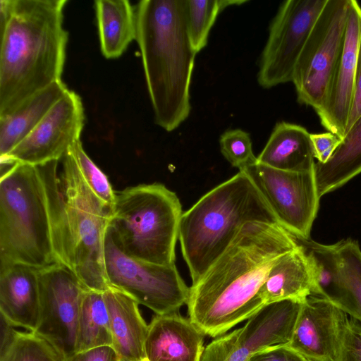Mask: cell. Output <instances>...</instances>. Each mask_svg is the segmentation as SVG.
Listing matches in <instances>:
<instances>
[{
    "label": "cell",
    "instance_id": "obj_1",
    "mask_svg": "<svg viewBox=\"0 0 361 361\" xmlns=\"http://www.w3.org/2000/svg\"><path fill=\"white\" fill-rule=\"evenodd\" d=\"M298 245V239L278 223L246 224L192 283L188 318L204 336L214 338L248 319L267 305L261 289L272 265Z\"/></svg>",
    "mask_w": 361,
    "mask_h": 361
},
{
    "label": "cell",
    "instance_id": "obj_2",
    "mask_svg": "<svg viewBox=\"0 0 361 361\" xmlns=\"http://www.w3.org/2000/svg\"><path fill=\"white\" fill-rule=\"evenodd\" d=\"M66 0H11L0 28V116L52 83L61 80L68 32Z\"/></svg>",
    "mask_w": 361,
    "mask_h": 361
},
{
    "label": "cell",
    "instance_id": "obj_3",
    "mask_svg": "<svg viewBox=\"0 0 361 361\" xmlns=\"http://www.w3.org/2000/svg\"><path fill=\"white\" fill-rule=\"evenodd\" d=\"M136 38L155 123L171 132L190 113L196 52L186 25L185 0H142L135 6Z\"/></svg>",
    "mask_w": 361,
    "mask_h": 361
},
{
    "label": "cell",
    "instance_id": "obj_4",
    "mask_svg": "<svg viewBox=\"0 0 361 361\" xmlns=\"http://www.w3.org/2000/svg\"><path fill=\"white\" fill-rule=\"evenodd\" d=\"M62 159L60 173L59 161L37 165L49 202L55 255L58 262L71 269L86 289L104 292L111 288L104 246L112 209L85 183L68 151Z\"/></svg>",
    "mask_w": 361,
    "mask_h": 361
},
{
    "label": "cell",
    "instance_id": "obj_5",
    "mask_svg": "<svg viewBox=\"0 0 361 361\" xmlns=\"http://www.w3.org/2000/svg\"><path fill=\"white\" fill-rule=\"evenodd\" d=\"M250 222L278 223L257 187L240 171L183 213L178 239L192 283L204 274L242 227Z\"/></svg>",
    "mask_w": 361,
    "mask_h": 361
},
{
    "label": "cell",
    "instance_id": "obj_6",
    "mask_svg": "<svg viewBox=\"0 0 361 361\" xmlns=\"http://www.w3.org/2000/svg\"><path fill=\"white\" fill-rule=\"evenodd\" d=\"M0 178V263L37 269L59 263L39 166L18 162Z\"/></svg>",
    "mask_w": 361,
    "mask_h": 361
},
{
    "label": "cell",
    "instance_id": "obj_7",
    "mask_svg": "<svg viewBox=\"0 0 361 361\" xmlns=\"http://www.w3.org/2000/svg\"><path fill=\"white\" fill-rule=\"evenodd\" d=\"M182 207L176 194L161 183L116 191L110 226L123 252L137 260L175 264Z\"/></svg>",
    "mask_w": 361,
    "mask_h": 361
},
{
    "label": "cell",
    "instance_id": "obj_8",
    "mask_svg": "<svg viewBox=\"0 0 361 361\" xmlns=\"http://www.w3.org/2000/svg\"><path fill=\"white\" fill-rule=\"evenodd\" d=\"M104 268L111 287L132 297L156 314L178 312L187 304L188 287L176 269L132 258L119 247L109 226L104 246Z\"/></svg>",
    "mask_w": 361,
    "mask_h": 361
},
{
    "label": "cell",
    "instance_id": "obj_9",
    "mask_svg": "<svg viewBox=\"0 0 361 361\" xmlns=\"http://www.w3.org/2000/svg\"><path fill=\"white\" fill-rule=\"evenodd\" d=\"M349 0H327L298 59V102L317 112L326 99L345 36Z\"/></svg>",
    "mask_w": 361,
    "mask_h": 361
},
{
    "label": "cell",
    "instance_id": "obj_10",
    "mask_svg": "<svg viewBox=\"0 0 361 361\" xmlns=\"http://www.w3.org/2000/svg\"><path fill=\"white\" fill-rule=\"evenodd\" d=\"M326 1L288 0L281 4L260 56V86L267 89L293 81L298 59Z\"/></svg>",
    "mask_w": 361,
    "mask_h": 361
},
{
    "label": "cell",
    "instance_id": "obj_11",
    "mask_svg": "<svg viewBox=\"0 0 361 361\" xmlns=\"http://www.w3.org/2000/svg\"><path fill=\"white\" fill-rule=\"evenodd\" d=\"M240 171L250 178L282 227L298 239H309L320 199L314 170L286 171L257 161Z\"/></svg>",
    "mask_w": 361,
    "mask_h": 361
},
{
    "label": "cell",
    "instance_id": "obj_12",
    "mask_svg": "<svg viewBox=\"0 0 361 361\" xmlns=\"http://www.w3.org/2000/svg\"><path fill=\"white\" fill-rule=\"evenodd\" d=\"M301 305L289 300L267 304L243 327L209 343L200 361H249L257 353L288 345Z\"/></svg>",
    "mask_w": 361,
    "mask_h": 361
},
{
    "label": "cell",
    "instance_id": "obj_13",
    "mask_svg": "<svg viewBox=\"0 0 361 361\" xmlns=\"http://www.w3.org/2000/svg\"><path fill=\"white\" fill-rule=\"evenodd\" d=\"M40 316L35 331L68 358L75 353L82 297L86 289L67 267L55 263L38 270Z\"/></svg>",
    "mask_w": 361,
    "mask_h": 361
},
{
    "label": "cell",
    "instance_id": "obj_14",
    "mask_svg": "<svg viewBox=\"0 0 361 361\" xmlns=\"http://www.w3.org/2000/svg\"><path fill=\"white\" fill-rule=\"evenodd\" d=\"M84 121L80 97L68 90L37 126L4 156L35 166L59 161L80 140Z\"/></svg>",
    "mask_w": 361,
    "mask_h": 361
},
{
    "label": "cell",
    "instance_id": "obj_15",
    "mask_svg": "<svg viewBox=\"0 0 361 361\" xmlns=\"http://www.w3.org/2000/svg\"><path fill=\"white\" fill-rule=\"evenodd\" d=\"M361 37V6L349 0L343 47L336 66L326 99L316 112L329 132L344 137L352 106Z\"/></svg>",
    "mask_w": 361,
    "mask_h": 361
},
{
    "label": "cell",
    "instance_id": "obj_16",
    "mask_svg": "<svg viewBox=\"0 0 361 361\" xmlns=\"http://www.w3.org/2000/svg\"><path fill=\"white\" fill-rule=\"evenodd\" d=\"M345 315L327 299L310 295L302 303L287 345L310 361H334Z\"/></svg>",
    "mask_w": 361,
    "mask_h": 361
},
{
    "label": "cell",
    "instance_id": "obj_17",
    "mask_svg": "<svg viewBox=\"0 0 361 361\" xmlns=\"http://www.w3.org/2000/svg\"><path fill=\"white\" fill-rule=\"evenodd\" d=\"M204 335L178 312L156 314L148 324L147 361H200Z\"/></svg>",
    "mask_w": 361,
    "mask_h": 361
},
{
    "label": "cell",
    "instance_id": "obj_18",
    "mask_svg": "<svg viewBox=\"0 0 361 361\" xmlns=\"http://www.w3.org/2000/svg\"><path fill=\"white\" fill-rule=\"evenodd\" d=\"M39 269L0 263L1 316L15 327L35 331L40 316Z\"/></svg>",
    "mask_w": 361,
    "mask_h": 361
},
{
    "label": "cell",
    "instance_id": "obj_19",
    "mask_svg": "<svg viewBox=\"0 0 361 361\" xmlns=\"http://www.w3.org/2000/svg\"><path fill=\"white\" fill-rule=\"evenodd\" d=\"M332 269L323 298L361 322V250L356 240H341L333 245L314 243Z\"/></svg>",
    "mask_w": 361,
    "mask_h": 361
},
{
    "label": "cell",
    "instance_id": "obj_20",
    "mask_svg": "<svg viewBox=\"0 0 361 361\" xmlns=\"http://www.w3.org/2000/svg\"><path fill=\"white\" fill-rule=\"evenodd\" d=\"M261 293L266 304L287 300L303 303L310 295L320 297L312 259L300 242L274 262Z\"/></svg>",
    "mask_w": 361,
    "mask_h": 361
},
{
    "label": "cell",
    "instance_id": "obj_21",
    "mask_svg": "<svg viewBox=\"0 0 361 361\" xmlns=\"http://www.w3.org/2000/svg\"><path fill=\"white\" fill-rule=\"evenodd\" d=\"M103 296L109 317L112 345L120 358L147 361L145 344L148 324L140 314V304L114 287L103 292Z\"/></svg>",
    "mask_w": 361,
    "mask_h": 361
},
{
    "label": "cell",
    "instance_id": "obj_22",
    "mask_svg": "<svg viewBox=\"0 0 361 361\" xmlns=\"http://www.w3.org/2000/svg\"><path fill=\"white\" fill-rule=\"evenodd\" d=\"M310 133L304 127L286 121L276 124L257 162L276 169L305 172L314 170Z\"/></svg>",
    "mask_w": 361,
    "mask_h": 361
},
{
    "label": "cell",
    "instance_id": "obj_23",
    "mask_svg": "<svg viewBox=\"0 0 361 361\" xmlns=\"http://www.w3.org/2000/svg\"><path fill=\"white\" fill-rule=\"evenodd\" d=\"M61 80L32 94L10 114L0 116V156L8 154L67 92Z\"/></svg>",
    "mask_w": 361,
    "mask_h": 361
},
{
    "label": "cell",
    "instance_id": "obj_24",
    "mask_svg": "<svg viewBox=\"0 0 361 361\" xmlns=\"http://www.w3.org/2000/svg\"><path fill=\"white\" fill-rule=\"evenodd\" d=\"M94 8L101 51L118 58L136 38L135 6L127 0H97Z\"/></svg>",
    "mask_w": 361,
    "mask_h": 361
},
{
    "label": "cell",
    "instance_id": "obj_25",
    "mask_svg": "<svg viewBox=\"0 0 361 361\" xmlns=\"http://www.w3.org/2000/svg\"><path fill=\"white\" fill-rule=\"evenodd\" d=\"M314 173L319 197L361 173V116L346 131L331 158L324 164L315 162Z\"/></svg>",
    "mask_w": 361,
    "mask_h": 361
},
{
    "label": "cell",
    "instance_id": "obj_26",
    "mask_svg": "<svg viewBox=\"0 0 361 361\" xmlns=\"http://www.w3.org/2000/svg\"><path fill=\"white\" fill-rule=\"evenodd\" d=\"M112 344L109 317L103 292L85 289L79 314L75 353Z\"/></svg>",
    "mask_w": 361,
    "mask_h": 361
},
{
    "label": "cell",
    "instance_id": "obj_27",
    "mask_svg": "<svg viewBox=\"0 0 361 361\" xmlns=\"http://www.w3.org/2000/svg\"><path fill=\"white\" fill-rule=\"evenodd\" d=\"M245 0H185L186 25L190 42L197 53L207 44L218 15L230 6L245 4Z\"/></svg>",
    "mask_w": 361,
    "mask_h": 361
},
{
    "label": "cell",
    "instance_id": "obj_28",
    "mask_svg": "<svg viewBox=\"0 0 361 361\" xmlns=\"http://www.w3.org/2000/svg\"><path fill=\"white\" fill-rule=\"evenodd\" d=\"M0 361H67V357L36 331H17L11 343L1 350Z\"/></svg>",
    "mask_w": 361,
    "mask_h": 361
},
{
    "label": "cell",
    "instance_id": "obj_29",
    "mask_svg": "<svg viewBox=\"0 0 361 361\" xmlns=\"http://www.w3.org/2000/svg\"><path fill=\"white\" fill-rule=\"evenodd\" d=\"M85 183L94 195L113 210L116 200L114 191L106 176L89 157L80 140L68 149Z\"/></svg>",
    "mask_w": 361,
    "mask_h": 361
},
{
    "label": "cell",
    "instance_id": "obj_30",
    "mask_svg": "<svg viewBox=\"0 0 361 361\" xmlns=\"http://www.w3.org/2000/svg\"><path fill=\"white\" fill-rule=\"evenodd\" d=\"M219 145L225 159L239 171L257 161L250 135L241 129L225 131L220 136Z\"/></svg>",
    "mask_w": 361,
    "mask_h": 361
},
{
    "label": "cell",
    "instance_id": "obj_31",
    "mask_svg": "<svg viewBox=\"0 0 361 361\" xmlns=\"http://www.w3.org/2000/svg\"><path fill=\"white\" fill-rule=\"evenodd\" d=\"M334 361H361V322L344 317Z\"/></svg>",
    "mask_w": 361,
    "mask_h": 361
},
{
    "label": "cell",
    "instance_id": "obj_32",
    "mask_svg": "<svg viewBox=\"0 0 361 361\" xmlns=\"http://www.w3.org/2000/svg\"><path fill=\"white\" fill-rule=\"evenodd\" d=\"M314 157L317 162L326 163L341 142V139L331 133H310Z\"/></svg>",
    "mask_w": 361,
    "mask_h": 361
},
{
    "label": "cell",
    "instance_id": "obj_33",
    "mask_svg": "<svg viewBox=\"0 0 361 361\" xmlns=\"http://www.w3.org/2000/svg\"><path fill=\"white\" fill-rule=\"evenodd\" d=\"M249 361H310L287 345L271 348L253 355Z\"/></svg>",
    "mask_w": 361,
    "mask_h": 361
},
{
    "label": "cell",
    "instance_id": "obj_34",
    "mask_svg": "<svg viewBox=\"0 0 361 361\" xmlns=\"http://www.w3.org/2000/svg\"><path fill=\"white\" fill-rule=\"evenodd\" d=\"M120 359L113 345H102L76 352L67 361H119Z\"/></svg>",
    "mask_w": 361,
    "mask_h": 361
},
{
    "label": "cell",
    "instance_id": "obj_35",
    "mask_svg": "<svg viewBox=\"0 0 361 361\" xmlns=\"http://www.w3.org/2000/svg\"><path fill=\"white\" fill-rule=\"evenodd\" d=\"M361 116V37L359 43L357 68L355 73V80L353 91V97L352 102L351 109L345 131H346L352 126V125ZM345 135V134H344Z\"/></svg>",
    "mask_w": 361,
    "mask_h": 361
},
{
    "label": "cell",
    "instance_id": "obj_36",
    "mask_svg": "<svg viewBox=\"0 0 361 361\" xmlns=\"http://www.w3.org/2000/svg\"><path fill=\"white\" fill-rule=\"evenodd\" d=\"M119 361H130V360H125V359H120Z\"/></svg>",
    "mask_w": 361,
    "mask_h": 361
}]
</instances>
